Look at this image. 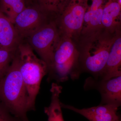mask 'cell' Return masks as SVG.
<instances>
[{
  "mask_svg": "<svg viewBox=\"0 0 121 121\" xmlns=\"http://www.w3.org/2000/svg\"><path fill=\"white\" fill-rule=\"evenodd\" d=\"M21 41L13 23L0 14V47L16 51Z\"/></svg>",
  "mask_w": 121,
  "mask_h": 121,
  "instance_id": "cell-12",
  "label": "cell"
},
{
  "mask_svg": "<svg viewBox=\"0 0 121 121\" xmlns=\"http://www.w3.org/2000/svg\"><path fill=\"white\" fill-rule=\"evenodd\" d=\"M118 31L111 33L102 28L80 36L76 44L82 73H89L96 79L101 77Z\"/></svg>",
  "mask_w": 121,
  "mask_h": 121,
  "instance_id": "cell-1",
  "label": "cell"
},
{
  "mask_svg": "<svg viewBox=\"0 0 121 121\" xmlns=\"http://www.w3.org/2000/svg\"><path fill=\"white\" fill-rule=\"evenodd\" d=\"M85 90L95 89L101 95L100 104L121 105V75L108 79H96L90 77L84 84Z\"/></svg>",
  "mask_w": 121,
  "mask_h": 121,
  "instance_id": "cell-8",
  "label": "cell"
},
{
  "mask_svg": "<svg viewBox=\"0 0 121 121\" xmlns=\"http://www.w3.org/2000/svg\"><path fill=\"white\" fill-rule=\"evenodd\" d=\"M62 108L68 109L82 115L90 121H116L120 119L117 114L119 107L110 104H100L90 108L78 109L61 103Z\"/></svg>",
  "mask_w": 121,
  "mask_h": 121,
  "instance_id": "cell-9",
  "label": "cell"
},
{
  "mask_svg": "<svg viewBox=\"0 0 121 121\" xmlns=\"http://www.w3.org/2000/svg\"><path fill=\"white\" fill-rule=\"evenodd\" d=\"M65 0H37L39 7L48 13L55 14L58 12Z\"/></svg>",
  "mask_w": 121,
  "mask_h": 121,
  "instance_id": "cell-16",
  "label": "cell"
},
{
  "mask_svg": "<svg viewBox=\"0 0 121 121\" xmlns=\"http://www.w3.org/2000/svg\"><path fill=\"white\" fill-rule=\"evenodd\" d=\"M3 10L13 23L15 17L26 8L24 0H1Z\"/></svg>",
  "mask_w": 121,
  "mask_h": 121,
  "instance_id": "cell-14",
  "label": "cell"
},
{
  "mask_svg": "<svg viewBox=\"0 0 121 121\" xmlns=\"http://www.w3.org/2000/svg\"><path fill=\"white\" fill-rule=\"evenodd\" d=\"M53 16L39 7H26L15 17L13 23L22 40L27 39Z\"/></svg>",
  "mask_w": 121,
  "mask_h": 121,
  "instance_id": "cell-7",
  "label": "cell"
},
{
  "mask_svg": "<svg viewBox=\"0 0 121 121\" xmlns=\"http://www.w3.org/2000/svg\"><path fill=\"white\" fill-rule=\"evenodd\" d=\"M121 5L118 0H106L102 16V27L111 33L121 30Z\"/></svg>",
  "mask_w": 121,
  "mask_h": 121,
  "instance_id": "cell-10",
  "label": "cell"
},
{
  "mask_svg": "<svg viewBox=\"0 0 121 121\" xmlns=\"http://www.w3.org/2000/svg\"><path fill=\"white\" fill-rule=\"evenodd\" d=\"M60 37L54 16L27 38L28 43L33 50L47 65L48 73L52 66L54 50Z\"/></svg>",
  "mask_w": 121,
  "mask_h": 121,
  "instance_id": "cell-6",
  "label": "cell"
},
{
  "mask_svg": "<svg viewBox=\"0 0 121 121\" xmlns=\"http://www.w3.org/2000/svg\"><path fill=\"white\" fill-rule=\"evenodd\" d=\"M121 75V32L117 33L104 71L99 79H108Z\"/></svg>",
  "mask_w": 121,
  "mask_h": 121,
  "instance_id": "cell-11",
  "label": "cell"
},
{
  "mask_svg": "<svg viewBox=\"0 0 121 121\" xmlns=\"http://www.w3.org/2000/svg\"><path fill=\"white\" fill-rule=\"evenodd\" d=\"M0 121H21L11 113L0 102Z\"/></svg>",
  "mask_w": 121,
  "mask_h": 121,
  "instance_id": "cell-17",
  "label": "cell"
},
{
  "mask_svg": "<svg viewBox=\"0 0 121 121\" xmlns=\"http://www.w3.org/2000/svg\"><path fill=\"white\" fill-rule=\"evenodd\" d=\"M62 89V87L56 83L53 82L52 84L50 89L51 93V103L49 106L44 109L48 121H64L60 99Z\"/></svg>",
  "mask_w": 121,
  "mask_h": 121,
  "instance_id": "cell-13",
  "label": "cell"
},
{
  "mask_svg": "<svg viewBox=\"0 0 121 121\" xmlns=\"http://www.w3.org/2000/svg\"><path fill=\"white\" fill-rule=\"evenodd\" d=\"M79 53L76 43L70 38L60 35L54 50L48 80L63 82L69 79L76 80L82 73L79 67Z\"/></svg>",
  "mask_w": 121,
  "mask_h": 121,
  "instance_id": "cell-4",
  "label": "cell"
},
{
  "mask_svg": "<svg viewBox=\"0 0 121 121\" xmlns=\"http://www.w3.org/2000/svg\"><path fill=\"white\" fill-rule=\"evenodd\" d=\"M121 121V120H120V119H118V120H117V121Z\"/></svg>",
  "mask_w": 121,
  "mask_h": 121,
  "instance_id": "cell-18",
  "label": "cell"
},
{
  "mask_svg": "<svg viewBox=\"0 0 121 121\" xmlns=\"http://www.w3.org/2000/svg\"><path fill=\"white\" fill-rule=\"evenodd\" d=\"M16 50L12 51L0 47V79L4 75L9 67Z\"/></svg>",
  "mask_w": 121,
  "mask_h": 121,
  "instance_id": "cell-15",
  "label": "cell"
},
{
  "mask_svg": "<svg viewBox=\"0 0 121 121\" xmlns=\"http://www.w3.org/2000/svg\"><path fill=\"white\" fill-rule=\"evenodd\" d=\"M28 43H20L16 54L20 72L25 85L29 111L35 110L36 99L43 78L48 73L46 63L37 57Z\"/></svg>",
  "mask_w": 121,
  "mask_h": 121,
  "instance_id": "cell-3",
  "label": "cell"
},
{
  "mask_svg": "<svg viewBox=\"0 0 121 121\" xmlns=\"http://www.w3.org/2000/svg\"><path fill=\"white\" fill-rule=\"evenodd\" d=\"M88 0H65L55 20L60 35L69 37L76 43L81 36Z\"/></svg>",
  "mask_w": 121,
  "mask_h": 121,
  "instance_id": "cell-5",
  "label": "cell"
},
{
  "mask_svg": "<svg viewBox=\"0 0 121 121\" xmlns=\"http://www.w3.org/2000/svg\"><path fill=\"white\" fill-rule=\"evenodd\" d=\"M0 102L14 117L21 121H29L28 98L16 53L4 75L0 79Z\"/></svg>",
  "mask_w": 121,
  "mask_h": 121,
  "instance_id": "cell-2",
  "label": "cell"
}]
</instances>
